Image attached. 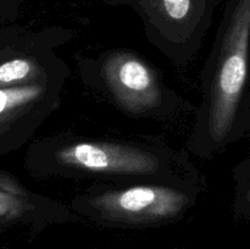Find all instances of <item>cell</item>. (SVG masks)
<instances>
[{
  "instance_id": "5",
  "label": "cell",
  "mask_w": 250,
  "mask_h": 249,
  "mask_svg": "<svg viewBox=\"0 0 250 249\" xmlns=\"http://www.w3.org/2000/svg\"><path fill=\"white\" fill-rule=\"evenodd\" d=\"M99 73L114 102L129 114H151L164 105L165 92L155 70L136 54L125 50L107 54Z\"/></svg>"
},
{
  "instance_id": "2",
  "label": "cell",
  "mask_w": 250,
  "mask_h": 249,
  "mask_svg": "<svg viewBox=\"0 0 250 249\" xmlns=\"http://www.w3.org/2000/svg\"><path fill=\"white\" fill-rule=\"evenodd\" d=\"M183 185L146 182L97 190L81 197L75 209L97 222L115 226H154L180 219L193 204Z\"/></svg>"
},
{
  "instance_id": "3",
  "label": "cell",
  "mask_w": 250,
  "mask_h": 249,
  "mask_svg": "<svg viewBox=\"0 0 250 249\" xmlns=\"http://www.w3.org/2000/svg\"><path fill=\"white\" fill-rule=\"evenodd\" d=\"M48 164L53 172L95 176L167 178L165 154L131 144L76 141L51 144ZM46 164V165H48Z\"/></svg>"
},
{
  "instance_id": "4",
  "label": "cell",
  "mask_w": 250,
  "mask_h": 249,
  "mask_svg": "<svg viewBox=\"0 0 250 249\" xmlns=\"http://www.w3.org/2000/svg\"><path fill=\"white\" fill-rule=\"evenodd\" d=\"M66 78L67 73L43 82L0 89V155L21 145L58 107Z\"/></svg>"
},
{
  "instance_id": "9",
  "label": "cell",
  "mask_w": 250,
  "mask_h": 249,
  "mask_svg": "<svg viewBox=\"0 0 250 249\" xmlns=\"http://www.w3.org/2000/svg\"><path fill=\"white\" fill-rule=\"evenodd\" d=\"M11 53H12L11 49H4V50H0V61H1L2 59L6 58V56H9Z\"/></svg>"
},
{
  "instance_id": "6",
  "label": "cell",
  "mask_w": 250,
  "mask_h": 249,
  "mask_svg": "<svg viewBox=\"0 0 250 249\" xmlns=\"http://www.w3.org/2000/svg\"><path fill=\"white\" fill-rule=\"evenodd\" d=\"M66 73V66L54 54L37 56L11 53L0 61V89L43 82Z\"/></svg>"
},
{
  "instance_id": "10",
  "label": "cell",
  "mask_w": 250,
  "mask_h": 249,
  "mask_svg": "<svg viewBox=\"0 0 250 249\" xmlns=\"http://www.w3.org/2000/svg\"><path fill=\"white\" fill-rule=\"evenodd\" d=\"M248 198H249V200H250V187H249V190H248Z\"/></svg>"
},
{
  "instance_id": "1",
  "label": "cell",
  "mask_w": 250,
  "mask_h": 249,
  "mask_svg": "<svg viewBox=\"0 0 250 249\" xmlns=\"http://www.w3.org/2000/svg\"><path fill=\"white\" fill-rule=\"evenodd\" d=\"M249 45L250 0H237L222 24L205 78V99L194 138L203 150L224 145L231 134L248 77Z\"/></svg>"
},
{
  "instance_id": "8",
  "label": "cell",
  "mask_w": 250,
  "mask_h": 249,
  "mask_svg": "<svg viewBox=\"0 0 250 249\" xmlns=\"http://www.w3.org/2000/svg\"><path fill=\"white\" fill-rule=\"evenodd\" d=\"M0 192L16 197H28V193L24 188L6 173H0Z\"/></svg>"
},
{
  "instance_id": "7",
  "label": "cell",
  "mask_w": 250,
  "mask_h": 249,
  "mask_svg": "<svg viewBox=\"0 0 250 249\" xmlns=\"http://www.w3.org/2000/svg\"><path fill=\"white\" fill-rule=\"evenodd\" d=\"M33 212H37V208L29 202L28 197H16L0 192V226L27 221Z\"/></svg>"
}]
</instances>
